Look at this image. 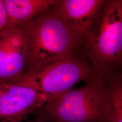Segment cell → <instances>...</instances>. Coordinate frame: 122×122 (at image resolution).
<instances>
[{"instance_id":"6da1fadb","label":"cell","mask_w":122,"mask_h":122,"mask_svg":"<svg viewBox=\"0 0 122 122\" xmlns=\"http://www.w3.org/2000/svg\"><path fill=\"white\" fill-rule=\"evenodd\" d=\"M55 5L24 24L26 65L29 69L73 57L80 40L60 16Z\"/></svg>"},{"instance_id":"7a4b0ae2","label":"cell","mask_w":122,"mask_h":122,"mask_svg":"<svg viewBox=\"0 0 122 122\" xmlns=\"http://www.w3.org/2000/svg\"><path fill=\"white\" fill-rule=\"evenodd\" d=\"M112 74L100 73L77 89L49 100L36 111L41 122H103Z\"/></svg>"},{"instance_id":"3957f363","label":"cell","mask_w":122,"mask_h":122,"mask_svg":"<svg viewBox=\"0 0 122 122\" xmlns=\"http://www.w3.org/2000/svg\"><path fill=\"white\" fill-rule=\"evenodd\" d=\"M84 38L93 66L99 73H112L110 70L122 61V0H105Z\"/></svg>"},{"instance_id":"277c9868","label":"cell","mask_w":122,"mask_h":122,"mask_svg":"<svg viewBox=\"0 0 122 122\" xmlns=\"http://www.w3.org/2000/svg\"><path fill=\"white\" fill-rule=\"evenodd\" d=\"M100 74L93 66L72 57L32 67L15 83L44 93L49 100L72 89L79 81L87 82Z\"/></svg>"},{"instance_id":"5b68a950","label":"cell","mask_w":122,"mask_h":122,"mask_svg":"<svg viewBox=\"0 0 122 122\" xmlns=\"http://www.w3.org/2000/svg\"><path fill=\"white\" fill-rule=\"evenodd\" d=\"M49 96L16 83L0 84V122H22L43 106Z\"/></svg>"},{"instance_id":"8992f818","label":"cell","mask_w":122,"mask_h":122,"mask_svg":"<svg viewBox=\"0 0 122 122\" xmlns=\"http://www.w3.org/2000/svg\"><path fill=\"white\" fill-rule=\"evenodd\" d=\"M26 65L24 24L0 32V84L15 82Z\"/></svg>"},{"instance_id":"52a82bcc","label":"cell","mask_w":122,"mask_h":122,"mask_svg":"<svg viewBox=\"0 0 122 122\" xmlns=\"http://www.w3.org/2000/svg\"><path fill=\"white\" fill-rule=\"evenodd\" d=\"M105 0H57L55 7L60 16L80 40L95 22Z\"/></svg>"},{"instance_id":"ba28073f","label":"cell","mask_w":122,"mask_h":122,"mask_svg":"<svg viewBox=\"0 0 122 122\" xmlns=\"http://www.w3.org/2000/svg\"><path fill=\"white\" fill-rule=\"evenodd\" d=\"M54 0H4L7 15L5 27L25 24L35 15L57 3Z\"/></svg>"},{"instance_id":"9c48e42d","label":"cell","mask_w":122,"mask_h":122,"mask_svg":"<svg viewBox=\"0 0 122 122\" xmlns=\"http://www.w3.org/2000/svg\"><path fill=\"white\" fill-rule=\"evenodd\" d=\"M109 97L105 108L103 122H122L121 75L111 76Z\"/></svg>"},{"instance_id":"30bf717a","label":"cell","mask_w":122,"mask_h":122,"mask_svg":"<svg viewBox=\"0 0 122 122\" xmlns=\"http://www.w3.org/2000/svg\"><path fill=\"white\" fill-rule=\"evenodd\" d=\"M7 15L5 7L3 0H0V32L6 25Z\"/></svg>"},{"instance_id":"8fae6325","label":"cell","mask_w":122,"mask_h":122,"mask_svg":"<svg viewBox=\"0 0 122 122\" xmlns=\"http://www.w3.org/2000/svg\"><path fill=\"white\" fill-rule=\"evenodd\" d=\"M39 122V121H36V120H35V121H27V122Z\"/></svg>"}]
</instances>
